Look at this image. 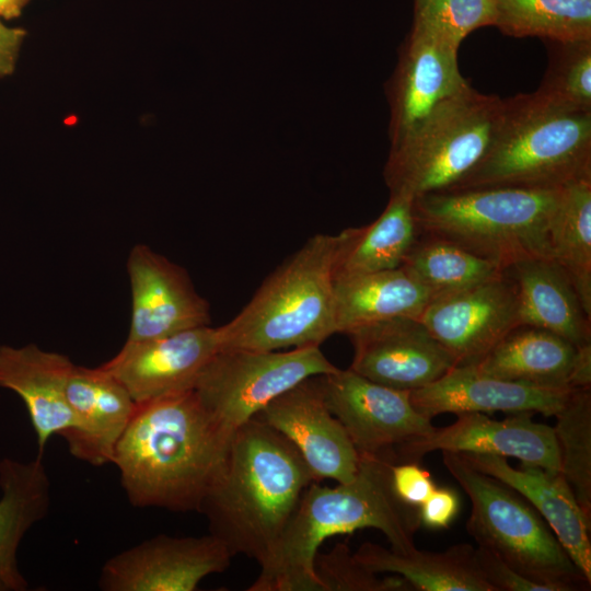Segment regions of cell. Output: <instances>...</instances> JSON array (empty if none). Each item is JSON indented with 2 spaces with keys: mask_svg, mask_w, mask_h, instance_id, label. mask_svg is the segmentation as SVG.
<instances>
[{
  "mask_svg": "<svg viewBox=\"0 0 591 591\" xmlns=\"http://www.w3.org/2000/svg\"><path fill=\"white\" fill-rule=\"evenodd\" d=\"M571 387L534 386L479 372L473 364L455 366L437 381L409 393L414 407L432 419L451 413L506 412L555 416Z\"/></svg>",
  "mask_w": 591,
  "mask_h": 591,
  "instance_id": "obj_20",
  "label": "cell"
},
{
  "mask_svg": "<svg viewBox=\"0 0 591 591\" xmlns=\"http://www.w3.org/2000/svg\"><path fill=\"white\" fill-rule=\"evenodd\" d=\"M568 385L571 389H591V343L577 347Z\"/></svg>",
  "mask_w": 591,
  "mask_h": 591,
  "instance_id": "obj_40",
  "label": "cell"
},
{
  "mask_svg": "<svg viewBox=\"0 0 591 591\" xmlns=\"http://www.w3.org/2000/svg\"><path fill=\"white\" fill-rule=\"evenodd\" d=\"M396 452L360 455L356 476L334 487L313 482L305 489L269 558L260 565L248 591H324L315 571V557L325 540L372 528L391 548L416 547L420 528L418 507L401 501L391 482Z\"/></svg>",
  "mask_w": 591,
  "mask_h": 591,
  "instance_id": "obj_1",
  "label": "cell"
},
{
  "mask_svg": "<svg viewBox=\"0 0 591 591\" xmlns=\"http://www.w3.org/2000/svg\"><path fill=\"white\" fill-rule=\"evenodd\" d=\"M320 376L300 382L254 417L296 448L316 482L348 483L357 474L360 455L343 425L328 409Z\"/></svg>",
  "mask_w": 591,
  "mask_h": 591,
  "instance_id": "obj_13",
  "label": "cell"
},
{
  "mask_svg": "<svg viewBox=\"0 0 591 591\" xmlns=\"http://www.w3.org/2000/svg\"><path fill=\"white\" fill-rule=\"evenodd\" d=\"M233 556L210 533L159 534L109 558L101 569L104 591H194L209 575L225 571Z\"/></svg>",
  "mask_w": 591,
  "mask_h": 591,
  "instance_id": "obj_11",
  "label": "cell"
},
{
  "mask_svg": "<svg viewBox=\"0 0 591 591\" xmlns=\"http://www.w3.org/2000/svg\"><path fill=\"white\" fill-rule=\"evenodd\" d=\"M548 246L591 317V177L560 187L548 224Z\"/></svg>",
  "mask_w": 591,
  "mask_h": 591,
  "instance_id": "obj_29",
  "label": "cell"
},
{
  "mask_svg": "<svg viewBox=\"0 0 591 591\" xmlns=\"http://www.w3.org/2000/svg\"><path fill=\"white\" fill-rule=\"evenodd\" d=\"M460 508L457 494L450 488H434L418 507L420 523L430 529H445Z\"/></svg>",
  "mask_w": 591,
  "mask_h": 591,
  "instance_id": "obj_38",
  "label": "cell"
},
{
  "mask_svg": "<svg viewBox=\"0 0 591 591\" xmlns=\"http://www.w3.org/2000/svg\"><path fill=\"white\" fill-rule=\"evenodd\" d=\"M544 44L548 65L535 92L555 104L591 111V39Z\"/></svg>",
  "mask_w": 591,
  "mask_h": 591,
  "instance_id": "obj_33",
  "label": "cell"
},
{
  "mask_svg": "<svg viewBox=\"0 0 591 591\" xmlns=\"http://www.w3.org/2000/svg\"><path fill=\"white\" fill-rule=\"evenodd\" d=\"M472 466L521 494L543 517L555 536L591 583V521L586 517L561 472L537 466H511L507 457L460 453Z\"/></svg>",
  "mask_w": 591,
  "mask_h": 591,
  "instance_id": "obj_21",
  "label": "cell"
},
{
  "mask_svg": "<svg viewBox=\"0 0 591 591\" xmlns=\"http://www.w3.org/2000/svg\"><path fill=\"white\" fill-rule=\"evenodd\" d=\"M336 369L320 346L288 351L219 349L193 390L220 431L231 438L282 393Z\"/></svg>",
  "mask_w": 591,
  "mask_h": 591,
  "instance_id": "obj_9",
  "label": "cell"
},
{
  "mask_svg": "<svg viewBox=\"0 0 591 591\" xmlns=\"http://www.w3.org/2000/svg\"><path fill=\"white\" fill-rule=\"evenodd\" d=\"M420 321L456 366L476 364L520 325L514 281L503 270L489 280L439 294Z\"/></svg>",
  "mask_w": 591,
  "mask_h": 591,
  "instance_id": "obj_12",
  "label": "cell"
},
{
  "mask_svg": "<svg viewBox=\"0 0 591 591\" xmlns=\"http://www.w3.org/2000/svg\"><path fill=\"white\" fill-rule=\"evenodd\" d=\"M72 426L61 437L76 459L112 464L116 445L137 409L126 387L105 368L73 364L67 383Z\"/></svg>",
  "mask_w": 591,
  "mask_h": 591,
  "instance_id": "obj_19",
  "label": "cell"
},
{
  "mask_svg": "<svg viewBox=\"0 0 591 591\" xmlns=\"http://www.w3.org/2000/svg\"><path fill=\"white\" fill-rule=\"evenodd\" d=\"M457 50L412 26L385 88L391 111V144L468 84L459 69Z\"/></svg>",
  "mask_w": 591,
  "mask_h": 591,
  "instance_id": "obj_18",
  "label": "cell"
},
{
  "mask_svg": "<svg viewBox=\"0 0 591 591\" xmlns=\"http://www.w3.org/2000/svg\"><path fill=\"white\" fill-rule=\"evenodd\" d=\"M434 297L457 291L503 273L493 262L451 242L417 234L401 265Z\"/></svg>",
  "mask_w": 591,
  "mask_h": 591,
  "instance_id": "obj_30",
  "label": "cell"
},
{
  "mask_svg": "<svg viewBox=\"0 0 591 591\" xmlns=\"http://www.w3.org/2000/svg\"><path fill=\"white\" fill-rule=\"evenodd\" d=\"M331 413L359 455H383L434 430L410 402L409 391L373 382L350 368L320 376Z\"/></svg>",
  "mask_w": 591,
  "mask_h": 591,
  "instance_id": "obj_10",
  "label": "cell"
},
{
  "mask_svg": "<svg viewBox=\"0 0 591 591\" xmlns=\"http://www.w3.org/2000/svg\"><path fill=\"white\" fill-rule=\"evenodd\" d=\"M495 20V0H414L412 26L459 49L470 33Z\"/></svg>",
  "mask_w": 591,
  "mask_h": 591,
  "instance_id": "obj_34",
  "label": "cell"
},
{
  "mask_svg": "<svg viewBox=\"0 0 591 591\" xmlns=\"http://www.w3.org/2000/svg\"><path fill=\"white\" fill-rule=\"evenodd\" d=\"M576 350L573 344L552 332L519 325L473 366L486 375L505 381L569 387Z\"/></svg>",
  "mask_w": 591,
  "mask_h": 591,
  "instance_id": "obj_27",
  "label": "cell"
},
{
  "mask_svg": "<svg viewBox=\"0 0 591 591\" xmlns=\"http://www.w3.org/2000/svg\"><path fill=\"white\" fill-rule=\"evenodd\" d=\"M337 245L338 234L310 237L262 283L234 318L218 327L220 349L321 346L337 334Z\"/></svg>",
  "mask_w": 591,
  "mask_h": 591,
  "instance_id": "obj_5",
  "label": "cell"
},
{
  "mask_svg": "<svg viewBox=\"0 0 591 591\" xmlns=\"http://www.w3.org/2000/svg\"><path fill=\"white\" fill-rule=\"evenodd\" d=\"M42 457L0 461V590L25 591L28 587L16 554L26 532L49 511L50 482Z\"/></svg>",
  "mask_w": 591,
  "mask_h": 591,
  "instance_id": "obj_24",
  "label": "cell"
},
{
  "mask_svg": "<svg viewBox=\"0 0 591 591\" xmlns=\"http://www.w3.org/2000/svg\"><path fill=\"white\" fill-rule=\"evenodd\" d=\"M30 0H0V20L13 19L21 14Z\"/></svg>",
  "mask_w": 591,
  "mask_h": 591,
  "instance_id": "obj_41",
  "label": "cell"
},
{
  "mask_svg": "<svg viewBox=\"0 0 591 591\" xmlns=\"http://www.w3.org/2000/svg\"><path fill=\"white\" fill-rule=\"evenodd\" d=\"M346 335L354 347L349 368L396 390L421 389L456 366L420 318L394 317L359 326Z\"/></svg>",
  "mask_w": 591,
  "mask_h": 591,
  "instance_id": "obj_14",
  "label": "cell"
},
{
  "mask_svg": "<svg viewBox=\"0 0 591 591\" xmlns=\"http://www.w3.org/2000/svg\"><path fill=\"white\" fill-rule=\"evenodd\" d=\"M560 188L480 187L413 199L419 235L438 237L486 258L502 270L548 257V224Z\"/></svg>",
  "mask_w": 591,
  "mask_h": 591,
  "instance_id": "obj_6",
  "label": "cell"
},
{
  "mask_svg": "<svg viewBox=\"0 0 591 591\" xmlns=\"http://www.w3.org/2000/svg\"><path fill=\"white\" fill-rule=\"evenodd\" d=\"M505 271L517 288L520 325L552 332L576 347L591 343V317L571 281L552 258L523 259Z\"/></svg>",
  "mask_w": 591,
  "mask_h": 591,
  "instance_id": "obj_23",
  "label": "cell"
},
{
  "mask_svg": "<svg viewBox=\"0 0 591 591\" xmlns=\"http://www.w3.org/2000/svg\"><path fill=\"white\" fill-rule=\"evenodd\" d=\"M442 461L470 499L466 531L477 546L555 591L590 587L546 521L521 494L478 471L460 453L442 451Z\"/></svg>",
  "mask_w": 591,
  "mask_h": 591,
  "instance_id": "obj_8",
  "label": "cell"
},
{
  "mask_svg": "<svg viewBox=\"0 0 591 591\" xmlns=\"http://www.w3.org/2000/svg\"><path fill=\"white\" fill-rule=\"evenodd\" d=\"M416 236L413 199L391 195L373 222L338 233L335 278L399 267Z\"/></svg>",
  "mask_w": 591,
  "mask_h": 591,
  "instance_id": "obj_28",
  "label": "cell"
},
{
  "mask_svg": "<svg viewBox=\"0 0 591 591\" xmlns=\"http://www.w3.org/2000/svg\"><path fill=\"white\" fill-rule=\"evenodd\" d=\"M554 417L560 472L591 521V389H572Z\"/></svg>",
  "mask_w": 591,
  "mask_h": 591,
  "instance_id": "obj_32",
  "label": "cell"
},
{
  "mask_svg": "<svg viewBox=\"0 0 591 591\" xmlns=\"http://www.w3.org/2000/svg\"><path fill=\"white\" fill-rule=\"evenodd\" d=\"M73 364L68 356L35 344L0 346V387L14 392L23 401L39 456L54 434L61 436L72 426L67 383Z\"/></svg>",
  "mask_w": 591,
  "mask_h": 591,
  "instance_id": "obj_22",
  "label": "cell"
},
{
  "mask_svg": "<svg viewBox=\"0 0 591 591\" xmlns=\"http://www.w3.org/2000/svg\"><path fill=\"white\" fill-rule=\"evenodd\" d=\"M475 547L460 543L443 552L394 551L364 542L354 556L375 573H393L404 578L419 591H493L482 577L474 556Z\"/></svg>",
  "mask_w": 591,
  "mask_h": 591,
  "instance_id": "obj_26",
  "label": "cell"
},
{
  "mask_svg": "<svg viewBox=\"0 0 591 591\" xmlns=\"http://www.w3.org/2000/svg\"><path fill=\"white\" fill-rule=\"evenodd\" d=\"M494 26L512 37L591 39V0H495Z\"/></svg>",
  "mask_w": 591,
  "mask_h": 591,
  "instance_id": "obj_31",
  "label": "cell"
},
{
  "mask_svg": "<svg viewBox=\"0 0 591 591\" xmlns=\"http://www.w3.org/2000/svg\"><path fill=\"white\" fill-rule=\"evenodd\" d=\"M336 333L394 317L420 318L432 293L402 266L335 278Z\"/></svg>",
  "mask_w": 591,
  "mask_h": 591,
  "instance_id": "obj_25",
  "label": "cell"
},
{
  "mask_svg": "<svg viewBox=\"0 0 591 591\" xmlns=\"http://www.w3.org/2000/svg\"><path fill=\"white\" fill-rule=\"evenodd\" d=\"M25 35L23 28L7 26L0 20V78L14 71Z\"/></svg>",
  "mask_w": 591,
  "mask_h": 591,
  "instance_id": "obj_39",
  "label": "cell"
},
{
  "mask_svg": "<svg viewBox=\"0 0 591 591\" xmlns=\"http://www.w3.org/2000/svg\"><path fill=\"white\" fill-rule=\"evenodd\" d=\"M532 414L496 420L484 413H457L455 422L397 448L398 462L419 463L426 454L440 450L515 457L522 465L560 472L554 427L533 421Z\"/></svg>",
  "mask_w": 591,
  "mask_h": 591,
  "instance_id": "obj_15",
  "label": "cell"
},
{
  "mask_svg": "<svg viewBox=\"0 0 591 591\" xmlns=\"http://www.w3.org/2000/svg\"><path fill=\"white\" fill-rule=\"evenodd\" d=\"M231 438L192 389L137 404L112 464L134 507L199 511Z\"/></svg>",
  "mask_w": 591,
  "mask_h": 591,
  "instance_id": "obj_2",
  "label": "cell"
},
{
  "mask_svg": "<svg viewBox=\"0 0 591 591\" xmlns=\"http://www.w3.org/2000/svg\"><path fill=\"white\" fill-rule=\"evenodd\" d=\"M315 571L324 591H407L410 584L401 576L379 577L362 566L350 548L336 544L327 553H317Z\"/></svg>",
  "mask_w": 591,
  "mask_h": 591,
  "instance_id": "obj_35",
  "label": "cell"
},
{
  "mask_svg": "<svg viewBox=\"0 0 591 591\" xmlns=\"http://www.w3.org/2000/svg\"><path fill=\"white\" fill-rule=\"evenodd\" d=\"M391 482L396 497L413 507H419L436 488L430 472L418 462L394 463Z\"/></svg>",
  "mask_w": 591,
  "mask_h": 591,
  "instance_id": "obj_37",
  "label": "cell"
},
{
  "mask_svg": "<svg viewBox=\"0 0 591 591\" xmlns=\"http://www.w3.org/2000/svg\"><path fill=\"white\" fill-rule=\"evenodd\" d=\"M219 349L218 327L206 325L155 339L125 341L102 367L142 404L192 390Z\"/></svg>",
  "mask_w": 591,
  "mask_h": 591,
  "instance_id": "obj_17",
  "label": "cell"
},
{
  "mask_svg": "<svg viewBox=\"0 0 591 591\" xmlns=\"http://www.w3.org/2000/svg\"><path fill=\"white\" fill-rule=\"evenodd\" d=\"M591 177V111L555 104L536 92L502 100L491 144L453 189H556Z\"/></svg>",
  "mask_w": 591,
  "mask_h": 591,
  "instance_id": "obj_4",
  "label": "cell"
},
{
  "mask_svg": "<svg viewBox=\"0 0 591 591\" xmlns=\"http://www.w3.org/2000/svg\"><path fill=\"white\" fill-rule=\"evenodd\" d=\"M475 561L493 591H555L551 586L533 581L515 571L493 552L477 546Z\"/></svg>",
  "mask_w": 591,
  "mask_h": 591,
  "instance_id": "obj_36",
  "label": "cell"
},
{
  "mask_svg": "<svg viewBox=\"0 0 591 591\" xmlns=\"http://www.w3.org/2000/svg\"><path fill=\"white\" fill-rule=\"evenodd\" d=\"M502 100L470 84L439 104L397 142L384 166L391 195L412 199L456 187L487 153Z\"/></svg>",
  "mask_w": 591,
  "mask_h": 591,
  "instance_id": "obj_7",
  "label": "cell"
},
{
  "mask_svg": "<svg viewBox=\"0 0 591 591\" xmlns=\"http://www.w3.org/2000/svg\"><path fill=\"white\" fill-rule=\"evenodd\" d=\"M131 318L126 341L165 337L210 323L206 299L187 271L146 244H136L127 257Z\"/></svg>",
  "mask_w": 591,
  "mask_h": 591,
  "instance_id": "obj_16",
  "label": "cell"
},
{
  "mask_svg": "<svg viewBox=\"0 0 591 591\" xmlns=\"http://www.w3.org/2000/svg\"><path fill=\"white\" fill-rule=\"evenodd\" d=\"M313 482L296 448L253 417L232 434L198 512L232 556L245 555L260 566Z\"/></svg>",
  "mask_w": 591,
  "mask_h": 591,
  "instance_id": "obj_3",
  "label": "cell"
}]
</instances>
